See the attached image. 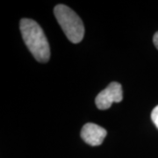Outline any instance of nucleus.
<instances>
[{
  "label": "nucleus",
  "mask_w": 158,
  "mask_h": 158,
  "mask_svg": "<svg viewBox=\"0 0 158 158\" xmlns=\"http://www.w3.org/2000/svg\"><path fill=\"white\" fill-rule=\"evenodd\" d=\"M151 119L158 128V106L153 109L152 113H151Z\"/></svg>",
  "instance_id": "5"
},
{
  "label": "nucleus",
  "mask_w": 158,
  "mask_h": 158,
  "mask_svg": "<svg viewBox=\"0 0 158 158\" xmlns=\"http://www.w3.org/2000/svg\"><path fill=\"white\" fill-rule=\"evenodd\" d=\"M54 13L67 38L73 43L82 41L85 35V27L78 15L64 5L56 6Z\"/></svg>",
  "instance_id": "2"
},
{
  "label": "nucleus",
  "mask_w": 158,
  "mask_h": 158,
  "mask_svg": "<svg viewBox=\"0 0 158 158\" xmlns=\"http://www.w3.org/2000/svg\"><path fill=\"white\" fill-rule=\"evenodd\" d=\"M123 99L122 86L117 82H113L104 90L98 93L95 102L99 110H106L113 103H119Z\"/></svg>",
  "instance_id": "3"
},
{
  "label": "nucleus",
  "mask_w": 158,
  "mask_h": 158,
  "mask_svg": "<svg viewBox=\"0 0 158 158\" xmlns=\"http://www.w3.org/2000/svg\"><path fill=\"white\" fill-rule=\"evenodd\" d=\"M106 130L94 123L85 124L81 130V137L90 146H99L106 136Z\"/></svg>",
  "instance_id": "4"
},
{
  "label": "nucleus",
  "mask_w": 158,
  "mask_h": 158,
  "mask_svg": "<svg viewBox=\"0 0 158 158\" xmlns=\"http://www.w3.org/2000/svg\"><path fill=\"white\" fill-rule=\"evenodd\" d=\"M19 27L23 40L36 61L40 62H48L50 58V48L45 34L39 24L30 19H22Z\"/></svg>",
  "instance_id": "1"
},
{
  "label": "nucleus",
  "mask_w": 158,
  "mask_h": 158,
  "mask_svg": "<svg viewBox=\"0 0 158 158\" xmlns=\"http://www.w3.org/2000/svg\"><path fill=\"white\" fill-rule=\"evenodd\" d=\"M153 41H154V44L156 46V48L158 49V32H156V33L155 34V35H154Z\"/></svg>",
  "instance_id": "6"
}]
</instances>
